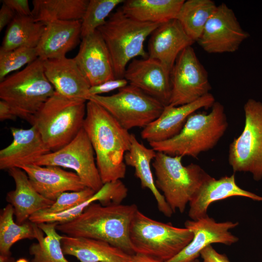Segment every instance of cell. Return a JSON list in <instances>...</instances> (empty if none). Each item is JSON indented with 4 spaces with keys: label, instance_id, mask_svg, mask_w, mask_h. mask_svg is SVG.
Instances as JSON below:
<instances>
[{
    "label": "cell",
    "instance_id": "obj_1",
    "mask_svg": "<svg viewBox=\"0 0 262 262\" xmlns=\"http://www.w3.org/2000/svg\"><path fill=\"white\" fill-rule=\"evenodd\" d=\"M83 129L94 148L103 183L124 178V155L131 147V133L105 109L91 100L86 102Z\"/></svg>",
    "mask_w": 262,
    "mask_h": 262
},
{
    "label": "cell",
    "instance_id": "obj_2",
    "mask_svg": "<svg viewBox=\"0 0 262 262\" xmlns=\"http://www.w3.org/2000/svg\"><path fill=\"white\" fill-rule=\"evenodd\" d=\"M138 210L135 204L104 205L94 202L74 219L58 223L56 229L70 236L105 241L133 255L129 231Z\"/></svg>",
    "mask_w": 262,
    "mask_h": 262
},
{
    "label": "cell",
    "instance_id": "obj_3",
    "mask_svg": "<svg viewBox=\"0 0 262 262\" xmlns=\"http://www.w3.org/2000/svg\"><path fill=\"white\" fill-rule=\"evenodd\" d=\"M228 122L223 105L215 101L209 113H193L179 134L168 140L149 144L156 152L170 156L196 158L213 148L224 135Z\"/></svg>",
    "mask_w": 262,
    "mask_h": 262
},
{
    "label": "cell",
    "instance_id": "obj_4",
    "mask_svg": "<svg viewBox=\"0 0 262 262\" xmlns=\"http://www.w3.org/2000/svg\"><path fill=\"white\" fill-rule=\"evenodd\" d=\"M86 100L64 97L56 92L29 120L51 151L69 143L83 128Z\"/></svg>",
    "mask_w": 262,
    "mask_h": 262
},
{
    "label": "cell",
    "instance_id": "obj_5",
    "mask_svg": "<svg viewBox=\"0 0 262 262\" xmlns=\"http://www.w3.org/2000/svg\"><path fill=\"white\" fill-rule=\"evenodd\" d=\"M160 24L137 20L120 8L98 29L111 54L115 78H124L128 64L135 57H148L144 42Z\"/></svg>",
    "mask_w": 262,
    "mask_h": 262
},
{
    "label": "cell",
    "instance_id": "obj_6",
    "mask_svg": "<svg viewBox=\"0 0 262 262\" xmlns=\"http://www.w3.org/2000/svg\"><path fill=\"white\" fill-rule=\"evenodd\" d=\"M182 158L157 152L152 163L156 186L174 213L176 210L183 213L201 186L212 177L197 164L184 166Z\"/></svg>",
    "mask_w": 262,
    "mask_h": 262
},
{
    "label": "cell",
    "instance_id": "obj_7",
    "mask_svg": "<svg viewBox=\"0 0 262 262\" xmlns=\"http://www.w3.org/2000/svg\"><path fill=\"white\" fill-rule=\"evenodd\" d=\"M129 238L134 253L166 262L189 244L193 233L186 228L153 219L138 210L130 225Z\"/></svg>",
    "mask_w": 262,
    "mask_h": 262
},
{
    "label": "cell",
    "instance_id": "obj_8",
    "mask_svg": "<svg viewBox=\"0 0 262 262\" xmlns=\"http://www.w3.org/2000/svg\"><path fill=\"white\" fill-rule=\"evenodd\" d=\"M43 60L38 58L0 83V98L10 104L19 117L29 121L55 90L45 74Z\"/></svg>",
    "mask_w": 262,
    "mask_h": 262
},
{
    "label": "cell",
    "instance_id": "obj_9",
    "mask_svg": "<svg viewBox=\"0 0 262 262\" xmlns=\"http://www.w3.org/2000/svg\"><path fill=\"white\" fill-rule=\"evenodd\" d=\"M89 100L103 107L128 131L135 127L144 128L160 116L165 106L131 84L111 96H91Z\"/></svg>",
    "mask_w": 262,
    "mask_h": 262
},
{
    "label": "cell",
    "instance_id": "obj_10",
    "mask_svg": "<svg viewBox=\"0 0 262 262\" xmlns=\"http://www.w3.org/2000/svg\"><path fill=\"white\" fill-rule=\"evenodd\" d=\"M244 110L245 126L229 145L228 162L234 172H249L259 181L262 179V102L248 99Z\"/></svg>",
    "mask_w": 262,
    "mask_h": 262
},
{
    "label": "cell",
    "instance_id": "obj_11",
    "mask_svg": "<svg viewBox=\"0 0 262 262\" xmlns=\"http://www.w3.org/2000/svg\"><path fill=\"white\" fill-rule=\"evenodd\" d=\"M94 154L92 144L82 128L67 145L57 151L41 156L33 164L56 166L72 169L86 187L97 192L104 184Z\"/></svg>",
    "mask_w": 262,
    "mask_h": 262
},
{
    "label": "cell",
    "instance_id": "obj_12",
    "mask_svg": "<svg viewBox=\"0 0 262 262\" xmlns=\"http://www.w3.org/2000/svg\"><path fill=\"white\" fill-rule=\"evenodd\" d=\"M171 95L169 105L190 103L209 93L212 87L207 72L192 46L178 56L170 73Z\"/></svg>",
    "mask_w": 262,
    "mask_h": 262
},
{
    "label": "cell",
    "instance_id": "obj_13",
    "mask_svg": "<svg viewBox=\"0 0 262 262\" xmlns=\"http://www.w3.org/2000/svg\"><path fill=\"white\" fill-rule=\"evenodd\" d=\"M248 36L233 10L222 3L217 6L196 42L209 53H232Z\"/></svg>",
    "mask_w": 262,
    "mask_h": 262
},
{
    "label": "cell",
    "instance_id": "obj_14",
    "mask_svg": "<svg viewBox=\"0 0 262 262\" xmlns=\"http://www.w3.org/2000/svg\"><path fill=\"white\" fill-rule=\"evenodd\" d=\"M239 223L230 221L217 222L208 215L196 220H187L185 228L193 233L192 241L179 254L166 262H194L202 250L214 243L230 246L239 239L230 230Z\"/></svg>",
    "mask_w": 262,
    "mask_h": 262
},
{
    "label": "cell",
    "instance_id": "obj_15",
    "mask_svg": "<svg viewBox=\"0 0 262 262\" xmlns=\"http://www.w3.org/2000/svg\"><path fill=\"white\" fill-rule=\"evenodd\" d=\"M82 39L74 59L91 86L115 79L111 54L100 33L97 30Z\"/></svg>",
    "mask_w": 262,
    "mask_h": 262
},
{
    "label": "cell",
    "instance_id": "obj_16",
    "mask_svg": "<svg viewBox=\"0 0 262 262\" xmlns=\"http://www.w3.org/2000/svg\"><path fill=\"white\" fill-rule=\"evenodd\" d=\"M124 78L130 84L139 88L164 106L169 104L170 73L158 60L150 57L132 60L127 66Z\"/></svg>",
    "mask_w": 262,
    "mask_h": 262
},
{
    "label": "cell",
    "instance_id": "obj_17",
    "mask_svg": "<svg viewBox=\"0 0 262 262\" xmlns=\"http://www.w3.org/2000/svg\"><path fill=\"white\" fill-rule=\"evenodd\" d=\"M215 101L214 96L209 93L190 103L166 105L160 116L143 128L141 137L149 143L171 139L180 133L191 115L200 109L212 107Z\"/></svg>",
    "mask_w": 262,
    "mask_h": 262
},
{
    "label": "cell",
    "instance_id": "obj_18",
    "mask_svg": "<svg viewBox=\"0 0 262 262\" xmlns=\"http://www.w3.org/2000/svg\"><path fill=\"white\" fill-rule=\"evenodd\" d=\"M195 41L176 19L160 24L151 33L148 57L159 61L170 73L180 52Z\"/></svg>",
    "mask_w": 262,
    "mask_h": 262
},
{
    "label": "cell",
    "instance_id": "obj_19",
    "mask_svg": "<svg viewBox=\"0 0 262 262\" xmlns=\"http://www.w3.org/2000/svg\"><path fill=\"white\" fill-rule=\"evenodd\" d=\"M12 143L0 150V169H7L33 164L51 150L45 144L37 128L28 129L12 127Z\"/></svg>",
    "mask_w": 262,
    "mask_h": 262
},
{
    "label": "cell",
    "instance_id": "obj_20",
    "mask_svg": "<svg viewBox=\"0 0 262 262\" xmlns=\"http://www.w3.org/2000/svg\"><path fill=\"white\" fill-rule=\"evenodd\" d=\"M34 189L44 197L55 201L63 193L86 188L78 175L56 166L30 164L20 168Z\"/></svg>",
    "mask_w": 262,
    "mask_h": 262
},
{
    "label": "cell",
    "instance_id": "obj_21",
    "mask_svg": "<svg viewBox=\"0 0 262 262\" xmlns=\"http://www.w3.org/2000/svg\"><path fill=\"white\" fill-rule=\"evenodd\" d=\"M43 66L46 76L55 92L68 98L89 100L91 85L74 58L46 60Z\"/></svg>",
    "mask_w": 262,
    "mask_h": 262
},
{
    "label": "cell",
    "instance_id": "obj_22",
    "mask_svg": "<svg viewBox=\"0 0 262 262\" xmlns=\"http://www.w3.org/2000/svg\"><path fill=\"white\" fill-rule=\"evenodd\" d=\"M234 196L262 201V196L240 187L236 182L234 174L217 180L211 177L189 202L188 216L193 220L204 217L208 215V207L212 203Z\"/></svg>",
    "mask_w": 262,
    "mask_h": 262
},
{
    "label": "cell",
    "instance_id": "obj_23",
    "mask_svg": "<svg viewBox=\"0 0 262 262\" xmlns=\"http://www.w3.org/2000/svg\"><path fill=\"white\" fill-rule=\"evenodd\" d=\"M36 48L42 60L60 59L73 49L81 38V21H52L46 23Z\"/></svg>",
    "mask_w": 262,
    "mask_h": 262
},
{
    "label": "cell",
    "instance_id": "obj_24",
    "mask_svg": "<svg viewBox=\"0 0 262 262\" xmlns=\"http://www.w3.org/2000/svg\"><path fill=\"white\" fill-rule=\"evenodd\" d=\"M8 172L15 182L16 188L7 194L6 200L14 208L16 223H25L33 214L48 209L54 202L44 197L34 189L22 169L13 167Z\"/></svg>",
    "mask_w": 262,
    "mask_h": 262
},
{
    "label": "cell",
    "instance_id": "obj_25",
    "mask_svg": "<svg viewBox=\"0 0 262 262\" xmlns=\"http://www.w3.org/2000/svg\"><path fill=\"white\" fill-rule=\"evenodd\" d=\"M62 247L65 255L80 262H128L130 256L122 249L99 240L63 235Z\"/></svg>",
    "mask_w": 262,
    "mask_h": 262
},
{
    "label": "cell",
    "instance_id": "obj_26",
    "mask_svg": "<svg viewBox=\"0 0 262 262\" xmlns=\"http://www.w3.org/2000/svg\"><path fill=\"white\" fill-rule=\"evenodd\" d=\"M156 153L153 148H147L140 143L135 135L131 133V147L124 155V162L126 165L134 168L135 175L140 180L142 187L151 192L158 210L165 216L170 217L174 212L156 187L150 168L151 162L155 158Z\"/></svg>",
    "mask_w": 262,
    "mask_h": 262
},
{
    "label": "cell",
    "instance_id": "obj_27",
    "mask_svg": "<svg viewBox=\"0 0 262 262\" xmlns=\"http://www.w3.org/2000/svg\"><path fill=\"white\" fill-rule=\"evenodd\" d=\"M128 193V188L121 180L107 182L104 184L102 188L90 199L72 209L56 213H47L39 211L33 214L29 218V221L35 224L65 223L76 218L89 205L96 201L104 205L120 204L126 198Z\"/></svg>",
    "mask_w": 262,
    "mask_h": 262
},
{
    "label": "cell",
    "instance_id": "obj_28",
    "mask_svg": "<svg viewBox=\"0 0 262 262\" xmlns=\"http://www.w3.org/2000/svg\"><path fill=\"white\" fill-rule=\"evenodd\" d=\"M184 0H127L120 7L127 16L137 20L162 24L176 17Z\"/></svg>",
    "mask_w": 262,
    "mask_h": 262
},
{
    "label": "cell",
    "instance_id": "obj_29",
    "mask_svg": "<svg viewBox=\"0 0 262 262\" xmlns=\"http://www.w3.org/2000/svg\"><path fill=\"white\" fill-rule=\"evenodd\" d=\"M45 23L31 16L16 15L8 25L0 50L8 51L20 47L36 48L44 31Z\"/></svg>",
    "mask_w": 262,
    "mask_h": 262
},
{
    "label": "cell",
    "instance_id": "obj_30",
    "mask_svg": "<svg viewBox=\"0 0 262 262\" xmlns=\"http://www.w3.org/2000/svg\"><path fill=\"white\" fill-rule=\"evenodd\" d=\"M57 224H33L37 242L33 243L29 247V253L33 256L31 262H70L63 251V235L57 232Z\"/></svg>",
    "mask_w": 262,
    "mask_h": 262
},
{
    "label": "cell",
    "instance_id": "obj_31",
    "mask_svg": "<svg viewBox=\"0 0 262 262\" xmlns=\"http://www.w3.org/2000/svg\"><path fill=\"white\" fill-rule=\"evenodd\" d=\"M87 0H33L32 16L46 23L55 21H81L87 8Z\"/></svg>",
    "mask_w": 262,
    "mask_h": 262
},
{
    "label": "cell",
    "instance_id": "obj_32",
    "mask_svg": "<svg viewBox=\"0 0 262 262\" xmlns=\"http://www.w3.org/2000/svg\"><path fill=\"white\" fill-rule=\"evenodd\" d=\"M217 5L211 0H184L176 17L195 42L201 36Z\"/></svg>",
    "mask_w": 262,
    "mask_h": 262
},
{
    "label": "cell",
    "instance_id": "obj_33",
    "mask_svg": "<svg viewBox=\"0 0 262 262\" xmlns=\"http://www.w3.org/2000/svg\"><path fill=\"white\" fill-rule=\"evenodd\" d=\"M14 209L7 205L0 213V254L11 255L10 249L16 242L23 239H35L33 223L18 224L14 220Z\"/></svg>",
    "mask_w": 262,
    "mask_h": 262
},
{
    "label": "cell",
    "instance_id": "obj_34",
    "mask_svg": "<svg viewBox=\"0 0 262 262\" xmlns=\"http://www.w3.org/2000/svg\"><path fill=\"white\" fill-rule=\"evenodd\" d=\"M123 0H90L81 20V38L90 35L105 24L106 18Z\"/></svg>",
    "mask_w": 262,
    "mask_h": 262
},
{
    "label": "cell",
    "instance_id": "obj_35",
    "mask_svg": "<svg viewBox=\"0 0 262 262\" xmlns=\"http://www.w3.org/2000/svg\"><path fill=\"white\" fill-rule=\"evenodd\" d=\"M38 58L36 48L20 47L8 51L0 50V81L11 72Z\"/></svg>",
    "mask_w": 262,
    "mask_h": 262
},
{
    "label": "cell",
    "instance_id": "obj_36",
    "mask_svg": "<svg viewBox=\"0 0 262 262\" xmlns=\"http://www.w3.org/2000/svg\"><path fill=\"white\" fill-rule=\"evenodd\" d=\"M95 193L87 187L78 191L64 192L49 208L40 211L47 213H56L70 210L90 199Z\"/></svg>",
    "mask_w": 262,
    "mask_h": 262
},
{
    "label": "cell",
    "instance_id": "obj_37",
    "mask_svg": "<svg viewBox=\"0 0 262 262\" xmlns=\"http://www.w3.org/2000/svg\"><path fill=\"white\" fill-rule=\"evenodd\" d=\"M128 81L124 78L115 79L107 81L100 84L91 86L89 93L90 97L101 95L116 89H119L128 85Z\"/></svg>",
    "mask_w": 262,
    "mask_h": 262
},
{
    "label": "cell",
    "instance_id": "obj_38",
    "mask_svg": "<svg viewBox=\"0 0 262 262\" xmlns=\"http://www.w3.org/2000/svg\"><path fill=\"white\" fill-rule=\"evenodd\" d=\"M2 2L10 8L16 15L24 16H32L28 0H3Z\"/></svg>",
    "mask_w": 262,
    "mask_h": 262
},
{
    "label": "cell",
    "instance_id": "obj_39",
    "mask_svg": "<svg viewBox=\"0 0 262 262\" xmlns=\"http://www.w3.org/2000/svg\"><path fill=\"white\" fill-rule=\"evenodd\" d=\"M200 256L203 262H230L225 254L216 251L212 245L202 250Z\"/></svg>",
    "mask_w": 262,
    "mask_h": 262
},
{
    "label": "cell",
    "instance_id": "obj_40",
    "mask_svg": "<svg viewBox=\"0 0 262 262\" xmlns=\"http://www.w3.org/2000/svg\"><path fill=\"white\" fill-rule=\"evenodd\" d=\"M19 117L16 111L8 102L0 99V120H14Z\"/></svg>",
    "mask_w": 262,
    "mask_h": 262
},
{
    "label": "cell",
    "instance_id": "obj_41",
    "mask_svg": "<svg viewBox=\"0 0 262 262\" xmlns=\"http://www.w3.org/2000/svg\"><path fill=\"white\" fill-rule=\"evenodd\" d=\"M16 15V13L10 8L2 3L0 9V31L11 23Z\"/></svg>",
    "mask_w": 262,
    "mask_h": 262
},
{
    "label": "cell",
    "instance_id": "obj_42",
    "mask_svg": "<svg viewBox=\"0 0 262 262\" xmlns=\"http://www.w3.org/2000/svg\"><path fill=\"white\" fill-rule=\"evenodd\" d=\"M128 262H166L155 257L140 253L130 256Z\"/></svg>",
    "mask_w": 262,
    "mask_h": 262
},
{
    "label": "cell",
    "instance_id": "obj_43",
    "mask_svg": "<svg viewBox=\"0 0 262 262\" xmlns=\"http://www.w3.org/2000/svg\"><path fill=\"white\" fill-rule=\"evenodd\" d=\"M0 262H15L11 255L0 254Z\"/></svg>",
    "mask_w": 262,
    "mask_h": 262
},
{
    "label": "cell",
    "instance_id": "obj_44",
    "mask_svg": "<svg viewBox=\"0 0 262 262\" xmlns=\"http://www.w3.org/2000/svg\"><path fill=\"white\" fill-rule=\"evenodd\" d=\"M15 262H29L26 259L20 258L17 260Z\"/></svg>",
    "mask_w": 262,
    "mask_h": 262
},
{
    "label": "cell",
    "instance_id": "obj_45",
    "mask_svg": "<svg viewBox=\"0 0 262 262\" xmlns=\"http://www.w3.org/2000/svg\"><path fill=\"white\" fill-rule=\"evenodd\" d=\"M194 262H201L198 259H197Z\"/></svg>",
    "mask_w": 262,
    "mask_h": 262
}]
</instances>
